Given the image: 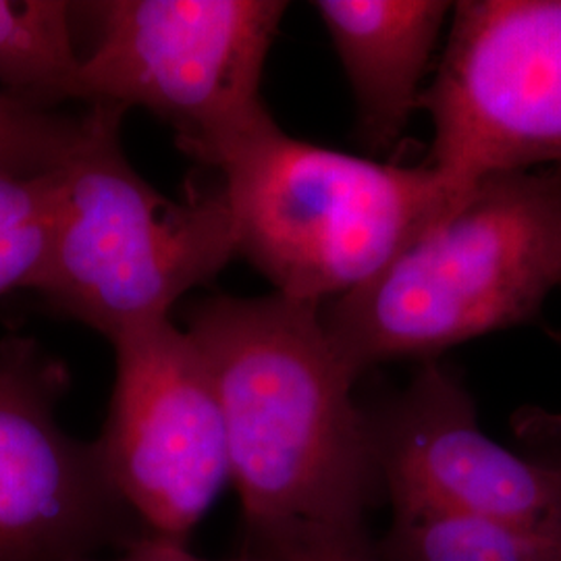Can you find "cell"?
<instances>
[{
	"label": "cell",
	"instance_id": "cell-11",
	"mask_svg": "<svg viewBox=\"0 0 561 561\" xmlns=\"http://www.w3.org/2000/svg\"><path fill=\"white\" fill-rule=\"evenodd\" d=\"M391 514L377 541L381 561H561V526L443 510Z\"/></svg>",
	"mask_w": 561,
	"mask_h": 561
},
{
	"label": "cell",
	"instance_id": "cell-4",
	"mask_svg": "<svg viewBox=\"0 0 561 561\" xmlns=\"http://www.w3.org/2000/svg\"><path fill=\"white\" fill-rule=\"evenodd\" d=\"M96 106V131L62 173L53 238L25 289L113 343L171 319L187 291L238 256V245L222 187L171 201L123 152L125 111Z\"/></svg>",
	"mask_w": 561,
	"mask_h": 561
},
{
	"label": "cell",
	"instance_id": "cell-5",
	"mask_svg": "<svg viewBox=\"0 0 561 561\" xmlns=\"http://www.w3.org/2000/svg\"><path fill=\"white\" fill-rule=\"evenodd\" d=\"M94 23L80 46L78 101L144 108L208 167L262 117V71L289 9L283 0L78 2Z\"/></svg>",
	"mask_w": 561,
	"mask_h": 561
},
{
	"label": "cell",
	"instance_id": "cell-7",
	"mask_svg": "<svg viewBox=\"0 0 561 561\" xmlns=\"http://www.w3.org/2000/svg\"><path fill=\"white\" fill-rule=\"evenodd\" d=\"M115 347V387L94 439L121 500L146 530L185 545L229 482L221 403L201 347L171 319Z\"/></svg>",
	"mask_w": 561,
	"mask_h": 561
},
{
	"label": "cell",
	"instance_id": "cell-14",
	"mask_svg": "<svg viewBox=\"0 0 561 561\" xmlns=\"http://www.w3.org/2000/svg\"><path fill=\"white\" fill-rule=\"evenodd\" d=\"M65 169L34 178L0 173V296L25 289L44 261L59 215Z\"/></svg>",
	"mask_w": 561,
	"mask_h": 561
},
{
	"label": "cell",
	"instance_id": "cell-2",
	"mask_svg": "<svg viewBox=\"0 0 561 561\" xmlns=\"http://www.w3.org/2000/svg\"><path fill=\"white\" fill-rule=\"evenodd\" d=\"M561 285L558 167L479 181L393 261L321 306L356 379L382 362L445 350L528 321Z\"/></svg>",
	"mask_w": 561,
	"mask_h": 561
},
{
	"label": "cell",
	"instance_id": "cell-13",
	"mask_svg": "<svg viewBox=\"0 0 561 561\" xmlns=\"http://www.w3.org/2000/svg\"><path fill=\"white\" fill-rule=\"evenodd\" d=\"M99 106L80 115L0 90V173L46 175L65 169L92 140Z\"/></svg>",
	"mask_w": 561,
	"mask_h": 561
},
{
	"label": "cell",
	"instance_id": "cell-12",
	"mask_svg": "<svg viewBox=\"0 0 561 561\" xmlns=\"http://www.w3.org/2000/svg\"><path fill=\"white\" fill-rule=\"evenodd\" d=\"M73 2L0 0V90L48 108L78 101Z\"/></svg>",
	"mask_w": 561,
	"mask_h": 561
},
{
	"label": "cell",
	"instance_id": "cell-6",
	"mask_svg": "<svg viewBox=\"0 0 561 561\" xmlns=\"http://www.w3.org/2000/svg\"><path fill=\"white\" fill-rule=\"evenodd\" d=\"M431 167L463 196L479 181L561 164V0L454 2L422 94Z\"/></svg>",
	"mask_w": 561,
	"mask_h": 561
},
{
	"label": "cell",
	"instance_id": "cell-16",
	"mask_svg": "<svg viewBox=\"0 0 561 561\" xmlns=\"http://www.w3.org/2000/svg\"><path fill=\"white\" fill-rule=\"evenodd\" d=\"M88 561H250L243 553L236 558H227V560H206L192 551H187L185 545L181 542L164 541L157 537H148L144 541L136 542L127 549H123L119 553L113 556H104L96 560Z\"/></svg>",
	"mask_w": 561,
	"mask_h": 561
},
{
	"label": "cell",
	"instance_id": "cell-1",
	"mask_svg": "<svg viewBox=\"0 0 561 561\" xmlns=\"http://www.w3.org/2000/svg\"><path fill=\"white\" fill-rule=\"evenodd\" d=\"M221 403L245 533L364 522L379 489L368 416L321 306L208 296L185 310Z\"/></svg>",
	"mask_w": 561,
	"mask_h": 561
},
{
	"label": "cell",
	"instance_id": "cell-15",
	"mask_svg": "<svg viewBox=\"0 0 561 561\" xmlns=\"http://www.w3.org/2000/svg\"><path fill=\"white\" fill-rule=\"evenodd\" d=\"M241 553L250 561H381L364 522L296 524L245 533Z\"/></svg>",
	"mask_w": 561,
	"mask_h": 561
},
{
	"label": "cell",
	"instance_id": "cell-9",
	"mask_svg": "<svg viewBox=\"0 0 561 561\" xmlns=\"http://www.w3.org/2000/svg\"><path fill=\"white\" fill-rule=\"evenodd\" d=\"M368 433L391 512L443 510L561 526V466L526 460L482 431L456 375L426 360Z\"/></svg>",
	"mask_w": 561,
	"mask_h": 561
},
{
	"label": "cell",
	"instance_id": "cell-8",
	"mask_svg": "<svg viewBox=\"0 0 561 561\" xmlns=\"http://www.w3.org/2000/svg\"><path fill=\"white\" fill-rule=\"evenodd\" d=\"M69 370L23 335L0 341V561H88L152 537L96 442L59 422Z\"/></svg>",
	"mask_w": 561,
	"mask_h": 561
},
{
	"label": "cell",
	"instance_id": "cell-10",
	"mask_svg": "<svg viewBox=\"0 0 561 561\" xmlns=\"http://www.w3.org/2000/svg\"><path fill=\"white\" fill-rule=\"evenodd\" d=\"M312 7L352 85L362 146L373 154L391 150L421 108L422 80L454 2L317 0Z\"/></svg>",
	"mask_w": 561,
	"mask_h": 561
},
{
	"label": "cell",
	"instance_id": "cell-3",
	"mask_svg": "<svg viewBox=\"0 0 561 561\" xmlns=\"http://www.w3.org/2000/svg\"><path fill=\"white\" fill-rule=\"evenodd\" d=\"M238 256L289 300L322 306L375 277L460 201L431 167H400L285 134L268 113L227 141Z\"/></svg>",
	"mask_w": 561,
	"mask_h": 561
},
{
	"label": "cell",
	"instance_id": "cell-17",
	"mask_svg": "<svg viewBox=\"0 0 561 561\" xmlns=\"http://www.w3.org/2000/svg\"><path fill=\"white\" fill-rule=\"evenodd\" d=\"M558 173H560V183H561V164H558Z\"/></svg>",
	"mask_w": 561,
	"mask_h": 561
}]
</instances>
